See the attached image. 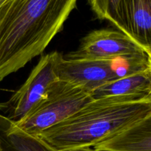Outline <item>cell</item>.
<instances>
[{"instance_id": "1", "label": "cell", "mask_w": 151, "mask_h": 151, "mask_svg": "<svg viewBox=\"0 0 151 151\" xmlns=\"http://www.w3.org/2000/svg\"><path fill=\"white\" fill-rule=\"evenodd\" d=\"M78 0H3L0 4V82L41 55Z\"/></svg>"}, {"instance_id": "2", "label": "cell", "mask_w": 151, "mask_h": 151, "mask_svg": "<svg viewBox=\"0 0 151 151\" xmlns=\"http://www.w3.org/2000/svg\"><path fill=\"white\" fill-rule=\"evenodd\" d=\"M151 113V97L93 100L37 137L55 151L93 147L125 131Z\"/></svg>"}, {"instance_id": "3", "label": "cell", "mask_w": 151, "mask_h": 151, "mask_svg": "<svg viewBox=\"0 0 151 151\" xmlns=\"http://www.w3.org/2000/svg\"><path fill=\"white\" fill-rule=\"evenodd\" d=\"M149 66L145 54L116 60L69 59L62 55L58 63L57 74L59 81L81 86L92 94L108 83L143 72Z\"/></svg>"}, {"instance_id": "4", "label": "cell", "mask_w": 151, "mask_h": 151, "mask_svg": "<svg viewBox=\"0 0 151 151\" xmlns=\"http://www.w3.org/2000/svg\"><path fill=\"white\" fill-rule=\"evenodd\" d=\"M92 100L91 92L58 80L52 85L45 97L22 120L15 124L24 132L38 136L69 118Z\"/></svg>"}, {"instance_id": "5", "label": "cell", "mask_w": 151, "mask_h": 151, "mask_svg": "<svg viewBox=\"0 0 151 151\" xmlns=\"http://www.w3.org/2000/svg\"><path fill=\"white\" fill-rule=\"evenodd\" d=\"M62 54L52 52L42 56L27 79L7 102L0 104L3 116L14 123L24 119L47 95L58 81L57 66Z\"/></svg>"}, {"instance_id": "6", "label": "cell", "mask_w": 151, "mask_h": 151, "mask_svg": "<svg viewBox=\"0 0 151 151\" xmlns=\"http://www.w3.org/2000/svg\"><path fill=\"white\" fill-rule=\"evenodd\" d=\"M146 53L131 38L110 29L94 30L81 41L78 50L66 58L85 60H116Z\"/></svg>"}, {"instance_id": "7", "label": "cell", "mask_w": 151, "mask_h": 151, "mask_svg": "<svg viewBox=\"0 0 151 151\" xmlns=\"http://www.w3.org/2000/svg\"><path fill=\"white\" fill-rule=\"evenodd\" d=\"M151 56V0H120L111 22Z\"/></svg>"}, {"instance_id": "8", "label": "cell", "mask_w": 151, "mask_h": 151, "mask_svg": "<svg viewBox=\"0 0 151 151\" xmlns=\"http://www.w3.org/2000/svg\"><path fill=\"white\" fill-rule=\"evenodd\" d=\"M93 100L119 97L143 100L151 97V66L149 69L102 86L91 94Z\"/></svg>"}, {"instance_id": "9", "label": "cell", "mask_w": 151, "mask_h": 151, "mask_svg": "<svg viewBox=\"0 0 151 151\" xmlns=\"http://www.w3.org/2000/svg\"><path fill=\"white\" fill-rule=\"evenodd\" d=\"M92 148L100 151H151V113L125 131Z\"/></svg>"}, {"instance_id": "10", "label": "cell", "mask_w": 151, "mask_h": 151, "mask_svg": "<svg viewBox=\"0 0 151 151\" xmlns=\"http://www.w3.org/2000/svg\"><path fill=\"white\" fill-rule=\"evenodd\" d=\"M0 134L4 151H55L37 136L22 131L0 115Z\"/></svg>"}, {"instance_id": "11", "label": "cell", "mask_w": 151, "mask_h": 151, "mask_svg": "<svg viewBox=\"0 0 151 151\" xmlns=\"http://www.w3.org/2000/svg\"><path fill=\"white\" fill-rule=\"evenodd\" d=\"M120 0H88L91 10L98 19L111 23Z\"/></svg>"}, {"instance_id": "12", "label": "cell", "mask_w": 151, "mask_h": 151, "mask_svg": "<svg viewBox=\"0 0 151 151\" xmlns=\"http://www.w3.org/2000/svg\"><path fill=\"white\" fill-rule=\"evenodd\" d=\"M67 151H100V150H94V148H91V147H87V148L77 149V150H67Z\"/></svg>"}, {"instance_id": "13", "label": "cell", "mask_w": 151, "mask_h": 151, "mask_svg": "<svg viewBox=\"0 0 151 151\" xmlns=\"http://www.w3.org/2000/svg\"><path fill=\"white\" fill-rule=\"evenodd\" d=\"M0 151H4V145H3V140L2 137H1V134H0Z\"/></svg>"}, {"instance_id": "14", "label": "cell", "mask_w": 151, "mask_h": 151, "mask_svg": "<svg viewBox=\"0 0 151 151\" xmlns=\"http://www.w3.org/2000/svg\"><path fill=\"white\" fill-rule=\"evenodd\" d=\"M150 66H151V56L150 57Z\"/></svg>"}, {"instance_id": "15", "label": "cell", "mask_w": 151, "mask_h": 151, "mask_svg": "<svg viewBox=\"0 0 151 151\" xmlns=\"http://www.w3.org/2000/svg\"><path fill=\"white\" fill-rule=\"evenodd\" d=\"M3 1V0H0V4H1V1Z\"/></svg>"}]
</instances>
